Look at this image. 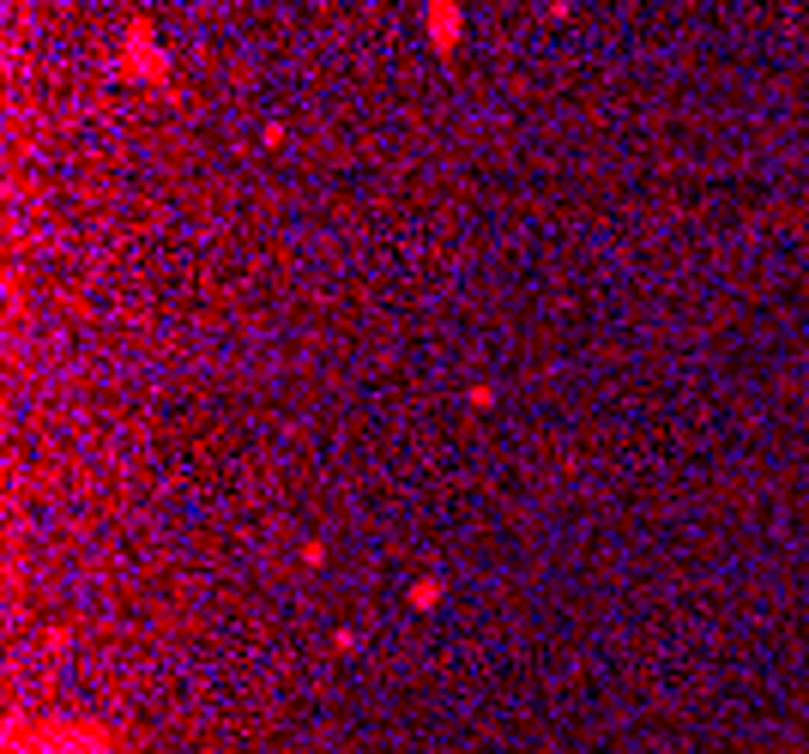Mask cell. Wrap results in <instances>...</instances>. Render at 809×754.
I'll use <instances>...</instances> for the list:
<instances>
[{
    "label": "cell",
    "instance_id": "1",
    "mask_svg": "<svg viewBox=\"0 0 809 754\" xmlns=\"http://www.w3.org/2000/svg\"><path fill=\"white\" fill-rule=\"evenodd\" d=\"M459 31H465V7H459V0H423V37H429L435 55H453Z\"/></svg>",
    "mask_w": 809,
    "mask_h": 754
}]
</instances>
